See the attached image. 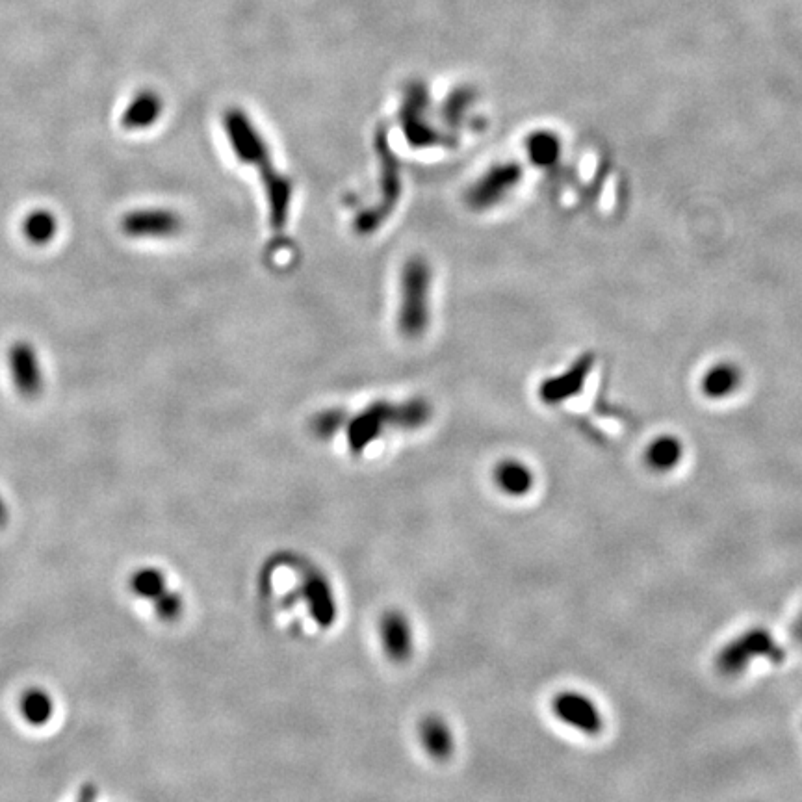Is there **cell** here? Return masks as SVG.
Instances as JSON below:
<instances>
[{
    "mask_svg": "<svg viewBox=\"0 0 802 802\" xmlns=\"http://www.w3.org/2000/svg\"><path fill=\"white\" fill-rule=\"evenodd\" d=\"M223 127L234 155L249 166L259 169L260 181L264 184L270 205V223L275 231H283L290 212L292 182L275 169L270 147L244 110L229 108L223 114Z\"/></svg>",
    "mask_w": 802,
    "mask_h": 802,
    "instance_id": "cell-1",
    "label": "cell"
},
{
    "mask_svg": "<svg viewBox=\"0 0 802 802\" xmlns=\"http://www.w3.org/2000/svg\"><path fill=\"white\" fill-rule=\"evenodd\" d=\"M431 418V405L422 398L394 405L390 401H374L363 413L357 414L348 426V444L351 453H363L374 440L383 435L387 427L418 429Z\"/></svg>",
    "mask_w": 802,
    "mask_h": 802,
    "instance_id": "cell-2",
    "label": "cell"
},
{
    "mask_svg": "<svg viewBox=\"0 0 802 802\" xmlns=\"http://www.w3.org/2000/svg\"><path fill=\"white\" fill-rule=\"evenodd\" d=\"M431 268L420 257L407 260L400 279L398 327L405 338H420L429 325Z\"/></svg>",
    "mask_w": 802,
    "mask_h": 802,
    "instance_id": "cell-3",
    "label": "cell"
},
{
    "mask_svg": "<svg viewBox=\"0 0 802 802\" xmlns=\"http://www.w3.org/2000/svg\"><path fill=\"white\" fill-rule=\"evenodd\" d=\"M376 151L379 156V166H381V179H379L381 199L376 207L366 208L355 218L353 227L361 236L376 233L377 229L383 227V223L389 220L390 214L400 203L401 192H403L400 160L390 147L389 132L385 129H379L376 132Z\"/></svg>",
    "mask_w": 802,
    "mask_h": 802,
    "instance_id": "cell-4",
    "label": "cell"
},
{
    "mask_svg": "<svg viewBox=\"0 0 802 802\" xmlns=\"http://www.w3.org/2000/svg\"><path fill=\"white\" fill-rule=\"evenodd\" d=\"M429 90L422 80H413L405 86L400 108V123L405 140L416 149H426L444 143V136L427 119L429 112Z\"/></svg>",
    "mask_w": 802,
    "mask_h": 802,
    "instance_id": "cell-5",
    "label": "cell"
},
{
    "mask_svg": "<svg viewBox=\"0 0 802 802\" xmlns=\"http://www.w3.org/2000/svg\"><path fill=\"white\" fill-rule=\"evenodd\" d=\"M756 658H765L773 663H782L786 658L784 648L778 645L775 637L765 630H751L747 634L739 635L730 645H726L717 660L721 673L734 676Z\"/></svg>",
    "mask_w": 802,
    "mask_h": 802,
    "instance_id": "cell-6",
    "label": "cell"
},
{
    "mask_svg": "<svg viewBox=\"0 0 802 802\" xmlns=\"http://www.w3.org/2000/svg\"><path fill=\"white\" fill-rule=\"evenodd\" d=\"M379 643L392 663H407L414 654V630L401 609H389L379 619Z\"/></svg>",
    "mask_w": 802,
    "mask_h": 802,
    "instance_id": "cell-7",
    "label": "cell"
},
{
    "mask_svg": "<svg viewBox=\"0 0 802 802\" xmlns=\"http://www.w3.org/2000/svg\"><path fill=\"white\" fill-rule=\"evenodd\" d=\"M554 712L563 723L580 730L587 736H596L602 732L604 721H602L600 710L596 708L595 702L587 699L585 695L574 693V691L559 693L554 700Z\"/></svg>",
    "mask_w": 802,
    "mask_h": 802,
    "instance_id": "cell-8",
    "label": "cell"
},
{
    "mask_svg": "<svg viewBox=\"0 0 802 802\" xmlns=\"http://www.w3.org/2000/svg\"><path fill=\"white\" fill-rule=\"evenodd\" d=\"M182 227V220L179 214L171 210H136L127 214L121 221L123 233L129 234L132 238H162V236H173L179 233Z\"/></svg>",
    "mask_w": 802,
    "mask_h": 802,
    "instance_id": "cell-9",
    "label": "cell"
},
{
    "mask_svg": "<svg viewBox=\"0 0 802 802\" xmlns=\"http://www.w3.org/2000/svg\"><path fill=\"white\" fill-rule=\"evenodd\" d=\"M518 169L515 166H496L485 177H481L466 195L468 205L474 210H485L498 203L507 190L517 182Z\"/></svg>",
    "mask_w": 802,
    "mask_h": 802,
    "instance_id": "cell-10",
    "label": "cell"
},
{
    "mask_svg": "<svg viewBox=\"0 0 802 802\" xmlns=\"http://www.w3.org/2000/svg\"><path fill=\"white\" fill-rule=\"evenodd\" d=\"M8 357H10L13 383L17 390L25 398H36L43 387V379L34 348L26 342H15Z\"/></svg>",
    "mask_w": 802,
    "mask_h": 802,
    "instance_id": "cell-11",
    "label": "cell"
},
{
    "mask_svg": "<svg viewBox=\"0 0 802 802\" xmlns=\"http://www.w3.org/2000/svg\"><path fill=\"white\" fill-rule=\"evenodd\" d=\"M418 736L422 749L435 762H446L452 758L455 752V736L452 726L444 717L437 713L426 715L418 725Z\"/></svg>",
    "mask_w": 802,
    "mask_h": 802,
    "instance_id": "cell-12",
    "label": "cell"
},
{
    "mask_svg": "<svg viewBox=\"0 0 802 802\" xmlns=\"http://www.w3.org/2000/svg\"><path fill=\"white\" fill-rule=\"evenodd\" d=\"M303 596H305V600L309 604L314 621L318 622L320 626L327 628V626H331L335 622V619H337L335 593H333L331 585L320 572L312 570L311 574L305 578Z\"/></svg>",
    "mask_w": 802,
    "mask_h": 802,
    "instance_id": "cell-13",
    "label": "cell"
},
{
    "mask_svg": "<svg viewBox=\"0 0 802 802\" xmlns=\"http://www.w3.org/2000/svg\"><path fill=\"white\" fill-rule=\"evenodd\" d=\"M164 110L160 95L153 90H143L130 101L121 116V127L127 130H143L153 127Z\"/></svg>",
    "mask_w": 802,
    "mask_h": 802,
    "instance_id": "cell-14",
    "label": "cell"
},
{
    "mask_svg": "<svg viewBox=\"0 0 802 802\" xmlns=\"http://www.w3.org/2000/svg\"><path fill=\"white\" fill-rule=\"evenodd\" d=\"M494 481L504 494L518 498V496H526L531 491L535 479H533L530 468L524 463L515 461V459H507L496 466Z\"/></svg>",
    "mask_w": 802,
    "mask_h": 802,
    "instance_id": "cell-15",
    "label": "cell"
},
{
    "mask_svg": "<svg viewBox=\"0 0 802 802\" xmlns=\"http://www.w3.org/2000/svg\"><path fill=\"white\" fill-rule=\"evenodd\" d=\"M19 712L25 719L26 725L34 726V728L47 725L54 715V700H52L51 693L41 687L26 689L19 700Z\"/></svg>",
    "mask_w": 802,
    "mask_h": 802,
    "instance_id": "cell-16",
    "label": "cell"
},
{
    "mask_svg": "<svg viewBox=\"0 0 802 802\" xmlns=\"http://www.w3.org/2000/svg\"><path fill=\"white\" fill-rule=\"evenodd\" d=\"M739 381H741V374L734 364H715L702 379V390L706 396L721 400V398H726L736 392Z\"/></svg>",
    "mask_w": 802,
    "mask_h": 802,
    "instance_id": "cell-17",
    "label": "cell"
},
{
    "mask_svg": "<svg viewBox=\"0 0 802 802\" xmlns=\"http://www.w3.org/2000/svg\"><path fill=\"white\" fill-rule=\"evenodd\" d=\"M129 589L136 598L155 602L158 596L168 591V576L156 567H142L130 574Z\"/></svg>",
    "mask_w": 802,
    "mask_h": 802,
    "instance_id": "cell-18",
    "label": "cell"
},
{
    "mask_svg": "<svg viewBox=\"0 0 802 802\" xmlns=\"http://www.w3.org/2000/svg\"><path fill=\"white\" fill-rule=\"evenodd\" d=\"M684 448L674 437H660L650 442L647 450V465L656 472L673 470L680 463Z\"/></svg>",
    "mask_w": 802,
    "mask_h": 802,
    "instance_id": "cell-19",
    "label": "cell"
},
{
    "mask_svg": "<svg viewBox=\"0 0 802 802\" xmlns=\"http://www.w3.org/2000/svg\"><path fill=\"white\" fill-rule=\"evenodd\" d=\"M56 220L49 210H36L32 214H28L23 223V233H25L26 240L36 244V246H43L49 244L52 236L56 234Z\"/></svg>",
    "mask_w": 802,
    "mask_h": 802,
    "instance_id": "cell-20",
    "label": "cell"
},
{
    "mask_svg": "<svg viewBox=\"0 0 802 802\" xmlns=\"http://www.w3.org/2000/svg\"><path fill=\"white\" fill-rule=\"evenodd\" d=\"M344 424H346V413L340 409H329L312 418L311 429L318 439H331Z\"/></svg>",
    "mask_w": 802,
    "mask_h": 802,
    "instance_id": "cell-21",
    "label": "cell"
},
{
    "mask_svg": "<svg viewBox=\"0 0 802 802\" xmlns=\"http://www.w3.org/2000/svg\"><path fill=\"white\" fill-rule=\"evenodd\" d=\"M470 101H472V91L466 90V88H457V90L453 91L452 95L444 101L442 110H440L444 121L448 125L455 127L465 116V112L470 106Z\"/></svg>",
    "mask_w": 802,
    "mask_h": 802,
    "instance_id": "cell-22",
    "label": "cell"
},
{
    "mask_svg": "<svg viewBox=\"0 0 802 802\" xmlns=\"http://www.w3.org/2000/svg\"><path fill=\"white\" fill-rule=\"evenodd\" d=\"M153 608L160 621L175 622L177 619H181L182 613H184V596L179 591L168 589L164 595L156 598Z\"/></svg>",
    "mask_w": 802,
    "mask_h": 802,
    "instance_id": "cell-23",
    "label": "cell"
},
{
    "mask_svg": "<svg viewBox=\"0 0 802 802\" xmlns=\"http://www.w3.org/2000/svg\"><path fill=\"white\" fill-rule=\"evenodd\" d=\"M97 797H99L97 786L95 784H84L78 791L75 802H97Z\"/></svg>",
    "mask_w": 802,
    "mask_h": 802,
    "instance_id": "cell-24",
    "label": "cell"
},
{
    "mask_svg": "<svg viewBox=\"0 0 802 802\" xmlns=\"http://www.w3.org/2000/svg\"><path fill=\"white\" fill-rule=\"evenodd\" d=\"M6 517H8V509H6V505H4V500L0 498V524L6 522Z\"/></svg>",
    "mask_w": 802,
    "mask_h": 802,
    "instance_id": "cell-25",
    "label": "cell"
},
{
    "mask_svg": "<svg viewBox=\"0 0 802 802\" xmlns=\"http://www.w3.org/2000/svg\"><path fill=\"white\" fill-rule=\"evenodd\" d=\"M801 635H802V632H801Z\"/></svg>",
    "mask_w": 802,
    "mask_h": 802,
    "instance_id": "cell-26",
    "label": "cell"
}]
</instances>
